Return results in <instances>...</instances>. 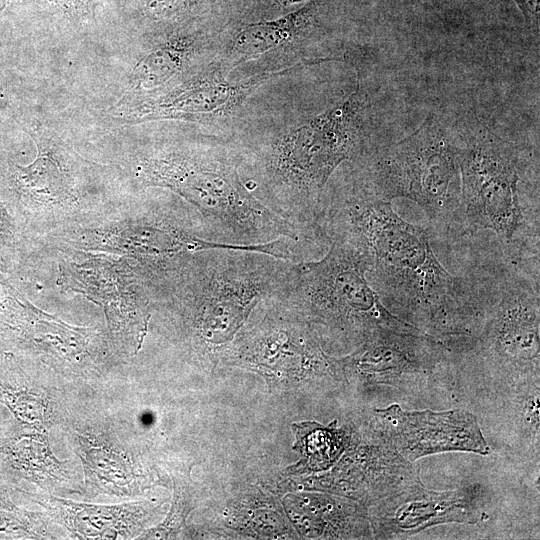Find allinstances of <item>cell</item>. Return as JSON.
I'll list each match as a JSON object with an SVG mask.
<instances>
[{
	"mask_svg": "<svg viewBox=\"0 0 540 540\" xmlns=\"http://www.w3.org/2000/svg\"><path fill=\"white\" fill-rule=\"evenodd\" d=\"M328 244L321 257L296 263L279 293L302 317L358 346L385 328H417L384 306L367 280L365 260L356 248L337 239Z\"/></svg>",
	"mask_w": 540,
	"mask_h": 540,
	"instance_id": "cell-7",
	"label": "cell"
},
{
	"mask_svg": "<svg viewBox=\"0 0 540 540\" xmlns=\"http://www.w3.org/2000/svg\"><path fill=\"white\" fill-rule=\"evenodd\" d=\"M318 8L313 0L280 18L244 25L227 45L228 61L235 66L298 41L317 26Z\"/></svg>",
	"mask_w": 540,
	"mask_h": 540,
	"instance_id": "cell-16",
	"label": "cell"
},
{
	"mask_svg": "<svg viewBox=\"0 0 540 540\" xmlns=\"http://www.w3.org/2000/svg\"><path fill=\"white\" fill-rule=\"evenodd\" d=\"M297 439L305 467L310 471H323L337 461L349 437L343 429L307 423L297 431Z\"/></svg>",
	"mask_w": 540,
	"mask_h": 540,
	"instance_id": "cell-18",
	"label": "cell"
},
{
	"mask_svg": "<svg viewBox=\"0 0 540 540\" xmlns=\"http://www.w3.org/2000/svg\"><path fill=\"white\" fill-rule=\"evenodd\" d=\"M461 149V135L428 116L414 133L371 155L352 180L377 198L412 200L447 235L461 232Z\"/></svg>",
	"mask_w": 540,
	"mask_h": 540,
	"instance_id": "cell-6",
	"label": "cell"
},
{
	"mask_svg": "<svg viewBox=\"0 0 540 540\" xmlns=\"http://www.w3.org/2000/svg\"><path fill=\"white\" fill-rule=\"evenodd\" d=\"M314 225L327 243L341 240L362 254L367 280L391 313L446 342H475L493 288L446 270L427 232L401 218L391 201L352 180L325 192Z\"/></svg>",
	"mask_w": 540,
	"mask_h": 540,
	"instance_id": "cell-1",
	"label": "cell"
},
{
	"mask_svg": "<svg viewBox=\"0 0 540 540\" xmlns=\"http://www.w3.org/2000/svg\"><path fill=\"white\" fill-rule=\"evenodd\" d=\"M481 517L472 490L434 491L419 480L372 506L369 519L374 536L391 539L442 524H474Z\"/></svg>",
	"mask_w": 540,
	"mask_h": 540,
	"instance_id": "cell-14",
	"label": "cell"
},
{
	"mask_svg": "<svg viewBox=\"0 0 540 540\" xmlns=\"http://www.w3.org/2000/svg\"><path fill=\"white\" fill-rule=\"evenodd\" d=\"M373 420L411 462L450 451L490 453L476 416L463 409L406 411L391 404L375 409Z\"/></svg>",
	"mask_w": 540,
	"mask_h": 540,
	"instance_id": "cell-13",
	"label": "cell"
},
{
	"mask_svg": "<svg viewBox=\"0 0 540 540\" xmlns=\"http://www.w3.org/2000/svg\"><path fill=\"white\" fill-rule=\"evenodd\" d=\"M462 137L460 155L461 234L490 230L518 267L539 263V223L526 218L519 183L530 165L527 149L486 127Z\"/></svg>",
	"mask_w": 540,
	"mask_h": 540,
	"instance_id": "cell-5",
	"label": "cell"
},
{
	"mask_svg": "<svg viewBox=\"0 0 540 540\" xmlns=\"http://www.w3.org/2000/svg\"><path fill=\"white\" fill-rule=\"evenodd\" d=\"M190 33L175 34L155 44L137 63L132 87L142 91L159 89L187 68L203 45Z\"/></svg>",
	"mask_w": 540,
	"mask_h": 540,
	"instance_id": "cell-17",
	"label": "cell"
},
{
	"mask_svg": "<svg viewBox=\"0 0 540 540\" xmlns=\"http://www.w3.org/2000/svg\"><path fill=\"white\" fill-rule=\"evenodd\" d=\"M48 1L57 5H60L62 7L68 8L74 3L75 0H48Z\"/></svg>",
	"mask_w": 540,
	"mask_h": 540,
	"instance_id": "cell-23",
	"label": "cell"
},
{
	"mask_svg": "<svg viewBox=\"0 0 540 540\" xmlns=\"http://www.w3.org/2000/svg\"><path fill=\"white\" fill-rule=\"evenodd\" d=\"M37 156L27 166L14 165L13 179L21 200L47 223L84 218V200L67 153L60 144L34 131Z\"/></svg>",
	"mask_w": 540,
	"mask_h": 540,
	"instance_id": "cell-15",
	"label": "cell"
},
{
	"mask_svg": "<svg viewBox=\"0 0 540 540\" xmlns=\"http://www.w3.org/2000/svg\"><path fill=\"white\" fill-rule=\"evenodd\" d=\"M273 1L275 3H277L278 5H280V6L286 7V6H290L292 4L303 2L305 0H273Z\"/></svg>",
	"mask_w": 540,
	"mask_h": 540,
	"instance_id": "cell-22",
	"label": "cell"
},
{
	"mask_svg": "<svg viewBox=\"0 0 540 540\" xmlns=\"http://www.w3.org/2000/svg\"><path fill=\"white\" fill-rule=\"evenodd\" d=\"M58 285L102 306L111 331L142 337L153 300L143 276L127 258L68 250L59 264Z\"/></svg>",
	"mask_w": 540,
	"mask_h": 540,
	"instance_id": "cell-10",
	"label": "cell"
},
{
	"mask_svg": "<svg viewBox=\"0 0 540 540\" xmlns=\"http://www.w3.org/2000/svg\"><path fill=\"white\" fill-rule=\"evenodd\" d=\"M15 255V227L7 209L0 202V264L7 265Z\"/></svg>",
	"mask_w": 540,
	"mask_h": 540,
	"instance_id": "cell-19",
	"label": "cell"
},
{
	"mask_svg": "<svg viewBox=\"0 0 540 540\" xmlns=\"http://www.w3.org/2000/svg\"><path fill=\"white\" fill-rule=\"evenodd\" d=\"M198 0H150L147 4L149 12L156 17H168L191 7Z\"/></svg>",
	"mask_w": 540,
	"mask_h": 540,
	"instance_id": "cell-20",
	"label": "cell"
},
{
	"mask_svg": "<svg viewBox=\"0 0 540 540\" xmlns=\"http://www.w3.org/2000/svg\"><path fill=\"white\" fill-rule=\"evenodd\" d=\"M539 274L516 270L493 287L475 343L496 373L516 383L539 380Z\"/></svg>",
	"mask_w": 540,
	"mask_h": 540,
	"instance_id": "cell-9",
	"label": "cell"
},
{
	"mask_svg": "<svg viewBox=\"0 0 540 540\" xmlns=\"http://www.w3.org/2000/svg\"><path fill=\"white\" fill-rule=\"evenodd\" d=\"M295 264L249 249L213 248L190 254L147 284L153 305L178 314L199 343L215 347L286 287Z\"/></svg>",
	"mask_w": 540,
	"mask_h": 540,
	"instance_id": "cell-3",
	"label": "cell"
},
{
	"mask_svg": "<svg viewBox=\"0 0 540 540\" xmlns=\"http://www.w3.org/2000/svg\"><path fill=\"white\" fill-rule=\"evenodd\" d=\"M263 72L241 81H229L220 71H209L182 81L164 93L128 103L113 114L122 122L154 120L209 121L236 112L263 83L299 66Z\"/></svg>",
	"mask_w": 540,
	"mask_h": 540,
	"instance_id": "cell-11",
	"label": "cell"
},
{
	"mask_svg": "<svg viewBox=\"0 0 540 540\" xmlns=\"http://www.w3.org/2000/svg\"><path fill=\"white\" fill-rule=\"evenodd\" d=\"M63 237L77 250L126 256L144 279L201 250L260 249L259 245L219 243L203 217L185 201L147 203L125 216L68 230Z\"/></svg>",
	"mask_w": 540,
	"mask_h": 540,
	"instance_id": "cell-8",
	"label": "cell"
},
{
	"mask_svg": "<svg viewBox=\"0 0 540 540\" xmlns=\"http://www.w3.org/2000/svg\"><path fill=\"white\" fill-rule=\"evenodd\" d=\"M448 342L416 329L385 328L345 363L366 382L399 390L425 388L448 365Z\"/></svg>",
	"mask_w": 540,
	"mask_h": 540,
	"instance_id": "cell-12",
	"label": "cell"
},
{
	"mask_svg": "<svg viewBox=\"0 0 540 540\" xmlns=\"http://www.w3.org/2000/svg\"><path fill=\"white\" fill-rule=\"evenodd\" d=\"M241 155L225 145H174L137 159L134 176L143 187L172 191L204 219L216 240L230 245H259L278 239L318 242L268 209L241 177Z\"/></svg>",
	"mask_w": 540,
	"mask_h": 540,
	"instance_id": "cell-4",
	"label": "cell"
},
{
	"mask_svg": "<svg viewBox=\"0 0 540 540\" xmlns=\"http://www.w3.org/2000/svg\"><path fill=\"white\" fill-rule=\"evenodd\" d=\"M522 13L524 14L526 20L534 25L538 26L539 22V0H514Z\"/></svg>",
	"mask_w": 540,
	"mask_h": 540,
	"instance_id": "cell-21",
	"label": "cell"
},
{
	"mask_svg": "<svg viewBox=\"0 0 540 540\" xmlns=\"http://www.w3.org/2000/svg\"><path fill=\"white\" fill-rule=\"evenodd\" d=\"M10 0H0V11L3 10Z\"/></svg>",
	"mask_w": 540,
	"mask_h": 540,
	"instance_id": "cell-24",
	"label": "cell"
},
{
	"mask_svg": "<svg viewBox=\"0 0 540 540\" xmlns=\"http://www.w3.org/2000/svg\"><path fill=\"white\" fill-rule=\"evenodd\" d=\"M367 113L358 85L342 102L240 153L245 185L276 215L314 231L331 176L365 154Z\"/></svg>",
	"mask_w": 540,
	"mask_h": 540,
	"instance_id": "cell-2",
	"label": "cell"
}]
</instances>
